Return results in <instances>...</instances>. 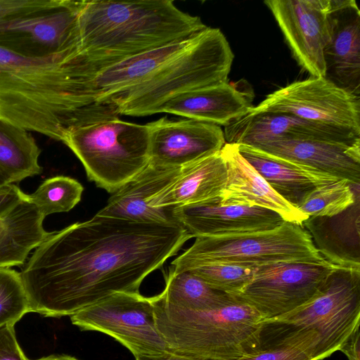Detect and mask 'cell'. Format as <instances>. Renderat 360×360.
Here are the masks:
<instances>
[{"label": "cell", "instance_id": "obj_5", "mask_svg": "<svg viewBox=\"0 0 360 360\" xmlns=\"http://www.w3.org/2000/svg\"><path fill=\"white\" fill-rule=\"evenodd\" d=\"M233 58L222 32L207 27L144 81L112 100L108 112L112 117L160 113L179 94L227 82Z\"/></svg>", "mask_w": 360, "mask_h": 360}, {"label": "cell", "instance_id": "obj_22", "mask_svg": "<svg viewBox=\"0 0 360 360\" xmlns=\"http://www.w3.org/2000/svg\"><path fill=\"white\" fill-rule=\"evenodd\" d=\"M242 156L283 198L297 208L316 188L341 180L312 167L267 153L258 148L237 144Z\"/></svg>", "mask_w": 360, "mask_h": 360}, {"label": "cell", "instance_id": "obj_34", "mask_svg": "<svg viewBox=\"0 0 360 360\" xmlns=\"http://www.w3.org/2000/svg\"><path fill=\"white\" fill-rule=\"evenodd\" d=\"M0 360H30L18 343L14 326L0 327Z\"/></svg>", "mask_w": 360, "mask_h": 360}, {"label": "cell", "instance_id": "obj_37", "mask_svg": "<svg viewBox=\"0 0 360 360\" xmlns=\"http://www.w3.org/2000/svg\"><path fill=\"white\" fill-rule=\"evenodd\" d=\"M135 359L136 360H200L169 351L155 354L139 355L135 356Z\"/></svg>", "mask_w": 360, "mask_h": 360}, {"label": "cell", "instance_id": "obj_23", "mask_svg": "<svg viewBox=\"0 0 360 360\" xmlns=\"http://www.w3.org/2000/svg\"><path fill=\"white\" fill-rule=\"evenodd\" d=\"M360 193L342 212L331 217L310 216L302 226L329 264L360 269Z\"/></svg>", "mask_w": 360, "mask_h": 360}, {"label": "cell", "instance_id": "obj_31", "mask_svg": "<svg viewBox=\"0 0 360 360\" xmlns=\"http://www.w3.org/2000/svg\"><path fill=\"white\" fill-rule=\"evenodd\" d=\"M31 312L20 273L10 268H0V327L15 326Z\"/></svg>", "mask_w": 360, "mask_h": 360}, {"label": "cell", "instance_id": "obj_28", "mask_svg": "<svg viewBox=\"0 0 360 360\" xmlns=\"http://www.w3.org/2000/svg\"><path fill=\"white\" fill-rule=\"evenodd\" d=\"M360 184L345 179L316 188L297 206L308 217H331L350 207L359 193Z\"/></svg>", "mask_w": 360, "mask_h": 360}, {"label": "cell", "instance_id": "obj_24", "mask_svg": "<svg viewBox=\"0 0 360 360\" xmlns=\"http://www.w3.org/2000/svg\"><path fill=\"white\" fill-rule=\"evenodd\" d=\"M227 180L221 150L181 167L176 181L159 198L162 209L219 202Z\"/></svg>", "mask_w": 360, "mask_h": 360}, {"label": "cell", "instance_id": "obj_2", "mask_svg": "<svg viewBox=\"0 0 360 360\" xmlns=\"http://www.w3.org/2000/svg\"><path fill=\"white\" fill-rule=\"evenodd\" d=\"M207 26L169 0L82 1L80 67L96 69L194 37Z\"/></svg>", "mask_w": 360, "mask_h": 360}, {"label": "cell", "instance_id": "obj_21", "mask_svg": "<svg viewBox=\"0 0 360 360\" xmlns=\"http://www.w3.org/2000/svg\"><path fill=\"white\" fill-rule=\"evenodd\" d=\"M256 148L352 184H360V143L349 146L311 139H283Z\"/></svg>", "mask_w": 360, "mask_h": 360}, {"label": "cell", "instance_id": "obj_32", "mask_svg": "<svg viewBox=\"0 0 360 360\" xmlns=\"http://www.w3.org/2000/svg\"><path fill=\"white\" fill-rule=\"evenodd\" d=\"M303 340L292 331L276 345L257 351L237 360H313Z\"/></svg>", "mask_w": 360, "mask_h": 360}, {"label": "cell", "instance_id": "obj_11", "mask_svg": "<svg viewBox=\"0 0 360 360\" xmlns=\"http://www.w3.org/2000/svg\"><path fill=\"white\" fill-rule=\"evenodd\" d=\"M248 112L289 113L360 136V96L324 77L290 83L267 95Z\"/></svg>", "mask_w": 360, "mask_h": 360}, {"label": "cell", "instance_id": "obj_6", "mask_svg": "<svg viewBox=\"0 0 360 360\" xmlns=\"http://www.w3.org/2000/svg\"><path fill=\"white\" fill-rule=\"evenodd\" d=\"M211 263L259 266L305 263L337 266L326 261L301 225L284 221L269 230L237 234L199 236L171 263L174 271Z\"/></svg>", "mask_w": 360, "mask_h": 360}, {"label": "cell", "instance_id": "obj_7", "mask_svg": "<svg viewBox=\"0 0 360 360\" xmlns=\"http://www.w3.org/2000/svg\"><path fill=\"white\" fill-rule=\"evenodd\" d=\"M96 185L114 193L149 163L146 124L108 118L70 131L63 142Z\"/></svg>", "mask_w": 360, "mask_h": 360}, {"label": "cell", "instance_id": "obj_9", "mask_svg": "<svg viewBox=\"0 0 360 360\" xmlns=\"http://www.w3.org/2000/svg\"><path fill=\"white\" fill-rule=\"evenodd\" d=\"M70 318L82 330L111 336L134 356L169 351L157 328L152 297H144L139 292L114 293Z\"/></svg>", "mask_w": 360, "mask_h": 360}, {"label": "cell", "instance_id": "obj_3", "mask_svg": "<svg viewBox=\"0 0 360 360\" xmlns=\"http://www.w3.org/2000/svg\"><path fill=\"white\" fill-rule=\"evenodd\" d=\"M75 55L30 58L0 47V119L63 142L78 127L72 96Z\"/></svg>", "mask_w": 360, "mask_h": 360}, {"label": "cell", "instance_id": "obj_17", "mask_svg": "<svg viewBox=\"0 0 360 360\" xmlns=\"http://www.w3.org/2000/svg\"><path fill=\"white\" fill-rule=\"evenodd\" d=\"M330 37L323 51L325 77L360 96V11L354 0H331Z\"/></svg>", "mask_w": 360, "mask_h": 360}, {"label": "cell", "instance_id": "obj_20", "mask_svg": "<svg viewBox=\"0 0 360 360\" xmlns=\"http://www.w3.org/2000/svg\"><path fill=\"white\" fill-rule=\"evenodd\" d=\"M227 180L219 203L260 207L278 213L285 221L299 225L307 219L297 208L278 194L240 153L237 144L226 143L221 150Z\"/></svg>", "mask_w": 360, "mask_h": 360}, {"label": "cell", "instance_id": "obj_13", "mask_svg": "<svg viewBox=\"0 0 360 360\" xmlns=\"http://www.w3.org/2000/svg\"><path fill=\"white\" fill-rule=\"evenodd\" d=\"M293 57L311 77H325L331 0H268Z\"/></svg>", "mask_w": 360, "mask_h": 360}, {"label": "cell", "instance_id": "obj_33", "mask_svg": "<svg viewBox=\"0 0 360 360\" xmlns=\"http://www.w3.org/2000/svg\"><path fill=\"white\" fill-rule=\"evenodd\" d=\"M53 0H0V20L45 8Z\"/></svg>", "mask_w": 360, "mask_h": 360}, {"label": "cell", "instance_id": "obj_10", "mask_svg": "<svg viewBox=\"0 0 360 360\" xmlns=\"http://www.w3.org/2000/svg\"><path fill=\"white\" fill-rule=\"evenodd\" d=\"M82 1L49 6L0 20V47L30 58L77 53Z\"/></svg>", "mask_w": 360, "mask_h": 360}, {"label": "cell", "instance_id": "obj_25", "mask_svg": "<svg viewBox=\"0 0 360 360\" xmlns=\"http://www.w3.org/2000/svg\"><path fill=\"white\" fill-rule=\"evenodd\" d=\"M44 218L28 194L0 218V268L22 264L30 252L51 234L43 227Z\"/></svg>", "mask_w": 360, "mask_h": 360}, {"label": "cell", "instance_id": "obj_30", "mask_svg": "<svg viewBox=\"0 0 360 360\" xmlns=\"http://www.w3.org/2000/svg\"><path fill=\"white\" fill-rule=\"evenodd\" d=\"M257 267L235 264L211 263L195 266L186 270L213 288L229 294H236L251 281Z\"/></svg>", "mask_w": 360, "mask_h": 360}, {"label": "cell", "instance_id": "obj_35", "mask_svg": "<svg viewBox=\"0 0 360 360\" xmlns=\"http://www.w3.org/2000/svg\"><path fill=\"white\" fill-rule=\"evenodd\" d=\"M27 194L25 193L15 184H8L0 188V218L18 204L25 199Z\"/></svg>", "mask_w": 360, "mask_h": 360}, {"label": "cell", "instance_id": "obj_15", "mask_svg": "<svg viewBox=\"0 0 360 360\" xmlns=\"http://www.w3.org/2000/svg\"><path fill=\"white\" fill-rule=\"evenodd\" d=\"M149 162L182 167L220 151L226 143L219 125L191 119L162 117L147 124Z\"/></svg>", "mask_w": 360, "mask_h": 360}, {"label": "cell", "instance_id": "obj_4", "mask_svg": "<svg viewBox=\"0 0 360 360\" xmlns=\"http://www.w3.org/2000/svg\"><path fill=\"white\" fill-rule=\"evenodd\" d=\"M157 328L168 350L200 360H237L261 348L265 319L236 299L207 311L170 306L152 297Z\"/></svg>", "mask_w": 360, "mask_h": 360}, {"label": "cell", "instance_id": "obj_18", "mask_svg": "<svg viewBox=\"0 0 360 360\" xmlns=\"http://www.w3.org/2000/svg\"><path fill=\"white\" fill-rule=\"evenodd\" d=\"M173 215L193 238L266 231L285 221L269 209L219 202L176 207Z\"/></svg>", "mask_w": 360, "mask_h": 360}, {"label": "cell", "instance_id": "obj_27", "mask_svg": "<svg viewBox=\"0 0 360 360\" xmlns=\"http://www.w3.org/2000/svg\"><path fill=\"white\" fill-rule=\"evenodd\" d=\"M158 296L170 306L190 311L212 310L236 300L233 295L213 288L188 271L172 269Z\"/></svg>", "mask_w": 360, "mask_h": 360}, {"label": "cell", "instance_id": "obj_39", "mask_svg": "<svg viewBox=\"0 0 360 360\" xmlns=\"http://www.w3.org/2000/svg\"><path fill=\"white\" fill-rule=\"evenodd\" d=\"M6 184H8L7 183H6L4 180H2L1 179H0V188L1 187H3L4 185Z\"/></svg>", "mask_w": 360, "mask_h": 360}, {"label": "cell", "instance_id": "obj_19", "mask_svg": "<svg viewBox=\"0 0 360 360\" xmlns=\"http://www.w3.org/2000/svg\"><path fill=\"white\" fill-rule=\"evenodd\" d=\"M245 82H227L185 91L167 101L160 112L226 127L253 107L254 93Z\"/></svg>", "mask_w": 360, "mask_h": 360}, {"label": "cell", "instance_id": "obj_12", "mask_svg": "<svg viewBox=\"0 0 360 360\" xmlns=\"http://www.w3.org/2000/svg\"><path fill=\"white\" fill-rule=\"evenodd\" d=\"M336 267L305 263L262 265L240 291L231 295L252 307L267 325L310 300Z\"/></svg>", "mask_w": 360, "mask_h": 360}, {"label": "cell", "instance_id": "obj_16", "mask_svg": "<svg viewBox=\"0 0 360 360\" xmlns=\"http://www.w3.org/2000/svg\"><path fill=\"white\" fill-rule=\"evenodd\" d=\"M181 167L149 162L135 177L112 193L96 214L134 221L179 224L173 209L158 207L160 196L177 179ZM180 225V224H179Z\"/></svg>", "mask_w": 360, "mask_h": 360}, {"label": "cell", "instance_id": "obj_14", "mask_svg": "<svg viewBox=\"0 0 360 360\" xmlns=\"http://www.w3.org/2000/svg\"><path fill=\"white\" fill-rule=\"evenodd\" d=\"M227 143L254 147L283 139H311L342 145L360 143V136L296 115L273 112H248L224 127Z\"/></svg>", "mask_w": 360, "mask_h": 360}, {"label": "cell", "instance_id": "obj_8", "mask_svg": "<svg viewBox=\"0 0 360 360\" xmlns=\"http://www.w3.org/2000/svg\"><path fill=\"white\" fill-rule=\"evenodd\" d=\"M276 323L314 333V360L340 350L360 325V269H333L310 300L267 325Z\"/></svg>", "mask_w": 360, "mask_h": 360}, {"label": "cell", "instance_id": "obj_26", "mask_svg": "<svg viewBox=\"0 0 360 360\" xmlns=\"http://www.w3.org/2000/svg\"><path fill=\"white\" fill-rule=\"evenodd\" d=\"M40 153L28 131L0 119V179L14 184L40 174Z\"/></svg>", "mask_w": 360, "mask_h": 360}, {"label": "cell", "instance_id": "obj_29", "mask_svg": "<svg viewBox=\"0 0 360 360\" xmlns=\"http://www.w3.org/2000/svg\"><path fill=\"white\" fill-rule=\"evenodd\" d=\"M84 188L76 179L66 176H56L44 181L37 189L28 195V199L46 217L66 212L81 200Z\"/></svg>", "mask_w": 360, "mask_h": 360}, {"label": "cell", "instance_id": "obj_1", "mask_svg": "<svg viewBox=\"0 0 360 360\" xmlns=\"http://www.w3.org/2000/svg\"><path fill=\"white\" fill-rule=\"evenodd\" d=\"M193 238L179 224L94 215L52 232L20 273L31 312L72 316L120 292H139Z\"/></svg>", "mask_w": 360, "mask_h": 360}, {"label": "cell", "instance_id": "obj_38", "mask_svg": "<svg viewBox=\"0 0 360 360\" xmlns=\"http://www.w3.org/2000/svg\"><path fill=\"white\" fill-rule=\"evenodd\" d=\"M34 360H79L73 356H68V355H59L55 356L51 355L46 357H42L40 359H34Z\"/></svg>", "mask_w": 360, "mask_h": 360}, {"label": "cell", "instance_id": "obj_36", "mask_svg": "<svg viewBox=\"0 0 360 360\" xmlns=\"http://www.w3.org/2000/svg\"><path fill=\"white\" fill-rule=\"evenodd\" d=\"M349 360H360V332L359 327L352 333L340 349Z\"/></svg>", "mask_w": 360, "mask_h": 360}]
</instances>
